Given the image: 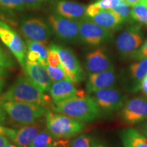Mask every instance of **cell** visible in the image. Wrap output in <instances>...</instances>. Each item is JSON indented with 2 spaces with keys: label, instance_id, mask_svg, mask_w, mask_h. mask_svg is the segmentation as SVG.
<instances>
[{
  "label": "cell",
  "instance_id": "4316f807",
  "mask_svg": "<svg viewBox=\"0 0 147 147\" xmlns=\"http://www.w3.org/2000/svg\"><path fill=\"white\" fill-rule=\"evenodd\" d=\"M45 67L47 69L53 82L66 79L65 71H64L61 65L57 66V67H51V66L48 65Z\"/></svg>",
  "mask_w": 147,
  "mask_h": 147
},
{
  "label": "cell",
  "instance_id": "cb8c5ba5",
  "mask_svg": "<svg viewBox=\"0 0 147 147\" xmlns=\"http://www.w3.org/2000/svg\"><path fill=\"white\" fill-rule=\"evenodd\" d=\"M27 50L34 51L39 53L40 56V60L39 63L41 64L42 66L46 67L48 65L47 63V55L49 48L46 47L45 44L41 43V42L31 41V40H26Z\"/></svg>",
  "mask_w": 147,
  "mask_h": 147
},
{
  "label": "cell",
  "instance_id": "ffe728a7",
  "mask_svg": "<svg viewBox=\"0 0 147 147\" xmlns=\"http://www.w3.org/2000/svg\"><path fill=\"white\" fill-rule=\"evenodd\" d=\"M123 147H147V138L138 130L127 128L120 131Z\"/></svg>",
  "mask_w": 147,
  "mask_h": 147
},
{
  "label": "cell",
  "instance_id": "83f0119b",
  "mask_svg": "<svg viewBox=\"0 0 147 147\" xmlns=\"http://www.w3.org/2000/svg\"><path fill=\"white\" fill-rule=\"evenodd\" d=\"M92 139L87 134H80L71 140L69 147H91Z\"/></svg>",
  "mask_w": 147,
  "mask_h": 147
},
{
  "label": "cell",
  "instance_id": "d590c367",
  "mask_svg": "<svg viewBox=\"0 0 147 147\" xmlns=\"http://www.w3.org/2000/svg\"><path fill=\"white\" fill-rule=\"evenodd\" d=\"M15 132V129L5 127L0 124V136H5L10 139Z\"/></svg>",
  "mask_w": 147,
  "mask_h": 147
},
{
  "label": "cell",
  "instance_id": "f35d334b",
  "mask_svg": "<svg viewBox=\"0 0 147 147\" xmlns=\"http://www.w3.org/2000/svg\"><path fill=\"white\" fill-rule=\"evenodd\" d=\"M91 147H108L105 144L97 139H92Z\"/></svg>",
  "mask_w": 147,
  "mask_h": 147
},
{
  "label": "cell",
  "instance_id": "4dcf8cb0",
  "mask_svg": "<svg viewBox=\"0 0 147 147\" xmlns=\"http://www.w3.org/2000/svg\"><path fill=\"white\" fill-rule=\"evenodd\" d=\"M122 0H98L95 3L101 10H110L119 4Z\"/></svg>",
  "mask_w": 147,
  "mask_h": 147
},
{
  "label": "cell",
  "instance_id": "6da1fadb",
  "mask_svg": "<svg viewBox=\"0 0 147 147\" xmlns=\"http://www.w3.org/2000/svg\"><path fill=\"white\" fill-rule=\"evenodd\" d=\"M51 107L54 112L63 114L83 123L96 120L102 115V110L97 105L94 97L89 95L83 97H75L55 103Z\"/></svg>",
  "mask_w": 147,
  "mask_h": 147
},
{
  "label": "cell",
  "instance_id": "9a60e30c",
  "mask_svg": "<svg viewBox=\"0 0 147 147\" xmlns=\"http://www.w3.org/2000/svg\"><path fill=\"white\" fill-rule=\"evenodd\" d=\"M85 67L89 74H92L113 69L114 66L105 51L102 49H97L87 55Z\"/></svg>",
  "mask_w": 147,
  "mask_h": 147
},
{
  "label": "cell",
  "instance_id": "2e32d148",
  "mask_svg": "<svg viewBox=\"0 0 147 147\" xmlns=\"http://www.w3.org/2000/svg\"><path fill=\"white\" fill-rule=\"evenodd\" d=\"M43 128L44 123L42 120L25 125L19 129L16 130L10 140L18 147H29L37 134Z\"/></svg>",
  "mask_w": 147,
  "mask_h": 147
},
{
  "label": "cell",
  "instance_id": "9c48e42d",
  "mask_svg": "<svg viewBox=\"0 0 147 147\" xmlns=\"http://www.w3.org/2000/svg\"><path fill=\"white\" fill-rule=\"evenodd\" d=\"M111 36L110 30L97 25L89 18L79 21L80 40L88 45L99 46L108 41Z\"/></svg>",
  "mask_w": 147,
  "mask_h": 147
},
{
  "label": "cell",
  "instance_id": "b9f144b4",
  "mask_svg": "<svg viewBox=\"0 0 147 147\" xmlns=\"http://www.w3.org/2000/svg\"><path fill=\"white\" fill-rule=\"evenodd\" d=\"M127 3H128L129 5H131V7H133L134 5H135L136 3H138L140 1H141V0H124Z\"/></svg>",
  "mask_w": 147,
  "mask_h": 147
},
{
  "label": "cell",
  "instance_id": "e0dca14e",
  "mask_svg": "<svg viewBox=\"0 0 147 147\" xmlns=\"http://www.w3.org/2000/svg\"><path fill=\"white\" fill-rule=\"evenodd\" d=\"M57 14L73 20H82L87 18L85 5L67 0H59L55 4Z\"/></svg>",
  "mask_w": 147,
  "mask_h": 147
},
{
  "label": "cell",
  "instance_id": "8d00e7d4",
  "mask_svg": "<svg viewBox=\"0 0 147 147\" xmlns=\"http://www.w3.org/2000/svg\"><path fill=\"white\" fill-rule=\"evenodd\" d=\"M138 90H140L143 94L147 97V74L140 82Z\"/></svg>",
  "mask_w": 147,
  "mask_h": 147
},
{
  "label": "cell",
  "instance_id": "1f68e13d",
  "mask_svg": "<svg viewBox=\"0 0 147 147\" xmlns=\"http://www.w3.org/2000/svg\"><path fill=\"white\" fill-rule=\"evenodd\" d=\"M47 0H23L25 8L27 9H38L42 7L47 2Z\"/></svg>",
  "mask_w": 147,
  "mask_h": 147
},
{
  "label": "cell",
  "instance_id": "5bb4252c",
  "mask_svg": "<svg viewBox=\"0 0 147 147\" xmlns=\"http://www.w3.org/2000/svg\"><path fill=\"white\" fill-rule=\"evenodd\" d=\"M117 81L115 68L98 73L89 74L86 87L89 93H93L97 90L113 87Z\"/></svg>",
  "mask_w": 147,
  "mask_h": 147
},
{
  "label": "cell",
  "instance_id": "d6a6232c",
  "mask_svg": "<svg viewBox=\"0 0 147 147\" xmlns=\"http://www.w3.org/2000/svg\"><path fill=\"white\" fill-rule=\"evenodd\" d=\"M134 58L137 59H147V40L140 48L139 50H137L135 53L132 55Z\"/></svg>",
  "mask_w": 147,
  "mask_h": 147
},
{
  "label": "cell",
  "instance_id": "7402d4cb",
  "mask_svg": "<svg viewBox=\"0 0 147 147\" xmlns=\"http://www.w3.org/2000/svg\"><path fill=\"white\" fill-rule=\"evenodd\" d=\"M56 138L53 136L47 129L43 128L36 135L29 147H55Z\"/></svg>",
  "mask_w": 147,
  "mask_h": 147
},
{
  "label": "cell",
  "instance_id": "5b68a950",
  "mask_svg": "<svg viewBox=\"0 0 147 147\" xmlns=\"http://www.w3.org/2000/svg\"><path fill=\"white\" fill-rule=\"evenodd\" d=\"M20 30L26 40L45 44L53 35L50 25L36 17L24 18L20 23Z\"/></svg>",
  "mask_w": 147,
  "mask_h": 147
},
{
  "label": "cell",
  "instance_id": "8992f818",
  "mask_svg": "<svg viewBox=\"0 0 147 147\" xmlns=\"http://www.w3.org/2000/svg\"><path fill=\"white\" fill-rule=\"evenodd\" d=\"M49 25L59 39L68 43H76L79 37V21L63 17L57 14L49 17Z\"/></svg>",
  "mask_w": 147,
  "mask_h": 147
},
{
  "label": "cell",
  "instance_id": "d4e9b609",
  "mask_svg": "<svg viewBox=\"0 0 147 147\" xmlns=\"http://www.w3.org/2000/svg\"><path fill=\"white\" fill-rule=\"evenodd\" d=\"M25 8L23 0H0L1 10L23 11Z\"/></svg>",
  "mask_w": 147,
  "mask_h": 147
},
{
  "label": "cell",
  "instance_id": "3957f363",
  "mask_svg": "<svg viewBox=\"0 0 147 147\" xmlns=\"http://www.w3.org/2000/svg\"><path fill=\"white\" fill-rule=\"evenodd\" d=\"M1 104L11 120L21 125L32 124L41 120L48 110L47 107L41 105L2 99Z\"/></svg>",
  "mask_w": 147,
  "mask_h": 147
},
{
  "label": "cell",
  "instance_id": "52a82bcc",
  "mask_svg": "<svg viewBox=\"0 0 147 147\" xmlns=\"http://www.w3.org/2000/svg\"><path fill=\"white\" fill-rule=\"evenodd\" d=\"M0 40L8 48L23 67L27 60V47L17 33L8 24L0 20Z\"/></svg>",
  "mask_w": 147,
  "mask_h": 147
},
{
  "label": "cell",
  "instance_id": "484cf974",
  "mask_svg": "<svg viewBox=\"0 0 147 147\" xmlns=\"http://www.w3.org/2000/svg\"><path fill=\"white\" fill-rule=\"evenodd\" d=\"M117 13L121 18L123 21H125L131 17V6L127 3L124 0H122L119 4L113 9H110Z\"/></svg>",
  "mask_w": 147,
  "mask_h": 147
},
{
  "label": "cell",
  "instance_id": "30bf717a",
  "mask_svg": "<svg viewBox=\"0 0 147 147\" xmlns=\"http://www.w3.org/2000/svg\"><path fill=\"white\" fill-rule=\"evenodd\" d=\"M120 117L125 123L135 125L147 120V100L137 97L124 103Z\"/></svg>",
  "mask_w": 147,
  "mask_h": 147
},
{
  "label": "cell",
  "instance_id": "ac0fdd59",
  "mask_svg": "<svg viewBox=\"0 0 147 147\" xmlns=\"http://www.w3.org/2000/svg\"><path fill=\"white\" fill-rule=\"evenodd\" d=\"M77 91L78 89L74 82L64 79L53 82L49 92L52 100L55 104L76 97Z\"/></svg>",
  "mask_w": 147,
  "mask_h": 147
},
{
  "label": "cell",
  "instance_id": "ab89813d",
  "mask_svg": "<svg viewBox=\"0 0 147 147\" xmlns=\"http://www.w3.org/2000/svg\"><path fill=\"white\" fill-rule=\"evenodd\" d=\"M10 142V139L5 136H0V147H3Z\"/></svg>",
  "mask_w": 147,
  "mask_h": 147
},
{
  "label": "cell",
  "instance_id": "7a4b0ae2",
  "mask_svg": "<svg viewBox=\"0 0 147 147\" xmlns=\"http://www.w3.org/2000/svg\"><path fill=\"white\" fill-rule=\"evenodd\" d=\"M1 98L3 100L21 102L38 104L43 106L49 105L50 97L36 87L27 77L18 76Z\"/></svg>",
  "mask_w": 147,
  "mask_h": 147
},
{
  "label": "cell",
  "instance_id": "d6986e66",
  "mask_svg": "<svg viewBox=\"0 0 147 147\" xmlns=\"http://www.w3.org/2000/svg\"><path fill=\"white\" fill-rule=\"evenodd\" d=\"M95 24L108 30L117 29L123 23V20L112 10H102L96 15L88 18Z\"/></svg>",
  "mask_w": 147,
  "mask_h": 147
},
{
  "label": "cell",
  "instance_id": "836d02e7",
  "mask_svg": "<svg viewBox=\"0 0 147 147\" xmlns=\"http://www.w3.org/2000/svg\"><path fill=\"white\" fill-rule=\"evenodd\" d=\"M101 10H102L95 3H92V4L89 5L87 7V10H86V14H87V18L93 17V16L96 15L97 13H99Z\"/></svg>",
  "mask_w": 147,
  "mask_h": 147
},
{
  "label": "cell",
  "instance_id": "f546056e",
  "mask_svg": "<svg viewBox=\"0 0 147 147\" xmlns=\"http://www.w3.org/2000/svg\"><path fill=\"white\" fill-rule=\"evenodd\" d=\"M0 66L4 68H13L14 67V61L11 57L0 46Z\"/></svg>",
  "mask_w": 147,
  "mask_h": 147
},
{
  "label": "cell",
  "instance_id": "277c9868",
  "mask_svg": "<svg viewBox=\"0 0 147 147\" xmlns=\"http://www.w3.org/2000/svg\"><path fill=\"white\" fill-rule=\"evenodd\" d=\"M46 127L55 138H69L78 135L85 127V123L63 114L47 110Z\"/></svg>",
  "mask_w": 147,
  "mask_h": 147
},
{
  "label": "cell",
  "instance_id": "7bdbcfd3",
  "mask_svg": "<svg viewBox=\"0 0 147 147\" xmlns=\"http://www.w3.org/2000/svg\"><path fill=\"white\" fill-rule=\"evenodd\" d=\"M0 10H1V9H0ZM8 17H10V16L6 15L5 14H3V12H0V20H1V21H2V20H5H5L8 19Z\"/></svg>",
  "mask_w": 147,
  "mask_h": 147
},
{
  "label": "cell",
  "instance_id": "74e56055",
  "mask_svg": "<svg viewBox=\"0 0 147 147\" xmlns=\"http://www.w3.org/2000/svg\"><path fill=\"white\" fill-rule=\"evenodd\" d=\"M1 96H0V124H5L6 123L7 121V115L6 112L5 111V110L3 109L2 106L1 104Z\"/></svg>",
  "mask_w": 147,
  "mask_h": 147
},
{
  "label": "cell",
  "instance_id": "603a6c76",
  "mask_svg": "<svg viewBox=\"0 0 147 147\" xmlns=\"http://www.w3.org/2000/svg\"><path fill=\"white\" fill-rule=\"evenodd\" d=\"M131 17L147 25V0H141L131 8Z\"/></svg>",
  "mask_w": 147,
  "mask_h": 147
},
{
  "label": "cell",
  "instance_id": "e575fe53",
  "mask_svg": "<svg viewBox=\"0 0 147 147\" xmlns=\"http://www.w3.org/2000/svg\"><path fill=\"white\" fill-rule=\"evenodd\" d=\"M27 60L33 62H38L40 60V56L39 53L34 51L27 50Z\"/></svg>",
  "mask_w": 147,
  "mask_h": 147
},
{
  "label": "cell",
  "instance_id": "7c38bea8",
  "mask_svg": "<svg viewBox=\"0 0 147 147\" xmlns=\"http://www.w3.org/2000/svg\"><path fill=\"white\" fill-rule=\"evenodd\" d=\"M142 44V34L137 27L126 29L116 39V47L119 52L124 56H132Z\"/></svg>",
  "mask_w": 147,
  "mask_h": 147
},
{
  "label": "cell",
  "instance_id": "ba28073f",
  "mask_svg": "<svg viewBox=\"0 0 147 147\" xmlns=\"http://www.w3.org/2000/svg\"><path fill=\"white\" fill-rule=\"evenodd\" d=\"M51 45L57 51L66 79L74 83L82 81L84 78V73L74 53L69 48L55 44H51Z\"/></svg>",
  "mask_w": 147,
  "mask_h": 147
},
{
  "label": "cell",
  "instance_id": "8fae6325",
  "mask_svg": "<svg viewBox=\"0 0 147 147\" xmlns=\"http://www.w3.org/2000/svg\"><path fill=\"white\" fill-rule=\"evenodd\" d=\"M93 93L97 105L106 113L119 110L125 102V95L113 87L97 90Z\"/></svg>",
  "mask_w": 147,
  "mask_h": 147
},
{
  "label": "cell",
  "instance_id": "f1b7e54d",
  "mask_svg": "<svg viewBox=\"0 0 147 147\" xmlns=\"http://www.w3.org/2000/svg\"><path fill=\"white\" fill-rule=\"evenodd\" d=\"M47 63L48 65L51 67H57L61 65L60 58L57 51L51 45L49 47V51H48Z\"/></svg>",
  "mask_w": 147,
  "mask_h": 147
},
{
  "label": "cell",
  "instance_id": "4fadbf2b",
  "mask_svg": "<svg viewBox=\"0 0 147 147\" xmlns=\"http://www.w3.org/2000/svg\"><path fill=\"white\" fill-rule=\"evenodd\" d=\"M24 72L32 83L42 92H48L51 89L53 81L47 69L38 62L26 60L23 67Z\"/></svg>",
  "mask_w": 147,
  "mask_h": 147
},
{
  "label": "cell",
  "instance_id": "ee69618b",
  "mask_svg": "<svg viewBox=\"0 0 147 147\" xmlns=\"http://www.w3.org/2000/svg\"><path fill=\"white\" fill-rule=\"evenodd\" d=\"M3 147H18L17 146H16V145L15 144H12V143H10L9 142L8 144H7L6 145H5Z\"/></svg>",
  "mask_w": 147,
  "mask_h": 147
},
{
  "label": "cell",
  "instance_id": "60d3db41",
  "mask_svg": "<svg viewBox=\"0 0 147 147\" xmlns=\"http://www.w3.org/2000/svg\"><path fill=\"white\" fill-rule=\"evenodd\" d=\"M140 131L144 135V136L147 138V123L142 124L140 127Z\"/></svg>",
  "mask_w": 147,
  "mask_h": 147
},
{
  "label": "cell",
  "instance_id": "44dd1931",
  "mask_svg": "<svg viewBox=\"0 0 147 147\" xmlns=\"http://www.w3.org/2000/svg\"><path fill=\"white\" fill-rule=\"evenodd\" d=\"M129 73L136 84L135 89L138 91L140 82L147 74V59H140L136 63H132L129 66Z\"/></svg>",
  "mask_w": 147,
  "mask_h": 147
}]
</instances>
